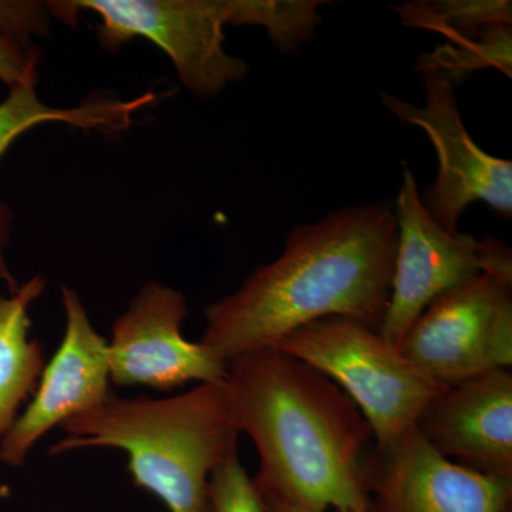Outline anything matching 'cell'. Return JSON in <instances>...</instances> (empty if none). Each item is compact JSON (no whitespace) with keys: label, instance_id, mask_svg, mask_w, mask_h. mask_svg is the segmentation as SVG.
<instances>
[{"label":"cell","instance_id":"1","mask_svg":"<svg viewBox=\"0 0 512 512\" xmlns=\"http://www.w3.org/2000/svg\"><path fill=\"white\" fill-rule=\"evenodd\" d=\"M397 249L393 208L360 205L289 232L284 252L205 311L200 342L227 362L275 348L293 330L343 316L380 330Z\"/></svg>","mask_w":512,"mask_h":512},{"label":"cell","instance_id":"2","mask_svg":"<svg viewBox=\"0 0 512 512\" xmlns=\"http://www.w3.org/2000/svg\"><path fill=\"white\" fill-rule=\"evenodd\" d=\"M227 389L239 433L255 444L261 497L311 512H369L362 471L372 429L348 394L278 348L228 362Z\"/></svg>","mask_w":512,"mask_h":512},{"label":"cell","instance_id":"3","mask_svg":"<svg viewBox=\"0 0 512 512\" xmlns=\"http://www.w3.org/2000/svg\"><path fill=\"white\" fill-rule=\"evenodd\" d=\"M62 427L67 436L50 453L119 448L136 487L170 512H211L212 473L237 448L239 434L224 382L164 399L111 396Z\"/></svg>","mask_w":512,"mask_h":512},{"label":"cell","instance_id":"4","mask_svg":"<svg viewBox=\"0 0 512 512\" xmlns=\"http://www.w3.org/2000/svg\"><path fill=\"white\" fill-rule=\"evenodd\" d=\"M275 348L338 384L359 407L376 447L416 427L427 404L447 387L424 375L379 330L343 316L293 330Z\"/></svg>","mask_w":512,"mask_h":512},{"label":"cell","instance_id":"5","mask_svg":"<svg viewBox=\"0 0 512 512\" xmlns=\"http://www.w3.org/2000/svg\"><path fill=\"white\" fill-rule=\"evenodd\" d=\"M46 6L69 23L80 12L99 16L97 39L109 52L136 39L154 43L200 99L214 97L248 74L245 60L228 55L224 46L225 26H238L239 0H77Z\"/></svg>","mask_w":512,"mask_h":512},{"label":"cell","instance_id":"6","mask_svg":"<svg viewBox=\"0 0 512 512\" xmlns=\"http://www.w3.org/2000/svg\"><path fill=\"white\" fill-rule=\"evenodd\" d=\"M397 249L389 306L380 335L399 348L410 326L434 299L483 274L512 279L511 249L497 238L450 234L431 218L419 184L404 168L397 195Z\"/></svg>","mask_w":512,"mask_h":512},{"label":"cell","instance_id":"7","mask_svg":"<svg viewBox=\"0 0 512 512\" xmlns=\"http://www.w3.org/2000/svg\"><path fill=\"white\" fill-rule=\"evenodd\" d=\"M417 369L453 386L512 365V279L483 274L424 309L400 343Z\"/></svg>","mask_w":512,"mask_h":512},{"label":"cell","instance_id":"8","mask_svg":"<svg viewBox=\"0 0 512 512\" xmlns=\"http://www.w3.org/2000/svg\"><path fill=\"white\" fill-rule=\"evenodd\" d=\"M423 84V106L389 93L380 94V100L402 123L421 128L436 148L439 173L420 194L424 208L450 234H457L461 214L471 202L483 201L511 220V161L477 146L461 119L453 84L436 73L424 74Z\"/></svg>","mask_w":512,"mask_h":512},{"label":"cell","instance_id":"9","mask_svg":"<svg viewBox=\"0 0 512 512\" xmlns=\"http://www.w3.org/2000/svg\"><path fill=\"white\" fill-rule=\"evenodd\" d=\"M187 316L183 292L148 281L107 340L111 383L171 392L190 382H224L227 360L210 346L184 338L181 325Z\"/></svg>","mask_w":512,"mask_h":512},{"label":"cell","instance_id":"10","mask_svg":"<svg viewBox=\"0 0 512 512\" xmlns=\"http://www.w3.org/2000/svg\"><path fill=\"white\" fill-rule=\"evenodd\" d=\"M362 481L369 512H512V481L440 456L417 427L373 446Z\"/></svg>","mask_w":512,"mask_h":512},{"label":"cell","instance_id":"11","mask_svg":"<svg viewBox=\"0 0 512 512\" xmlns=\"http://www.w3.org/2000/svg\"><path fill=\"white\" fill-rule=\"evenodd\" d=\"M66 330L62 343L43 367L32 400L0 440V461L25 464L30 450L49 431L92 412L110 399L109 342L94 329L73 289L63 286Z\"/></svg>","mask_w":512,"mask_h":512},{"label":"cell","instance_id":"12","mask_svg":"<svg viewBox=\"0 0 512 512\" xmlns=\"http://www.w3.org/2000/svg\"><path fill=\"white\" fill-rule=\"evenodd\" d=\"M440 456L512 481V373L497 369L447 386L416 424Z\"/></svg>","mask_w":512,"mask_h":512},{"label":"cell","instance_id":"13","mask_svg":"<svg viewBox=\"0 0 512 512\" xmlns=\"http://www.w3.org/2000/svg\"><path fill=\"white\" fill-rule=\"evenodd\" d=\"M156 94H146L130 101L96 97L73 109L46 106L36 93V86H18L10 89L9 96L0 103V157L10 144L23 133L43 123H64L83 130L117 133L126 130L134 114L156 100ZM10 235V214L0 202V293L3 286L9 292L18 288L5 251Z\"/></svg>","mask_w":512,"mask_h":512},{"label":"cell","instance_id":"14","mask_svg":"<svg viewBox=\"0 0 512 512\" xmlns=\"http://www.w3.org/2000/svg\"><path fill=\"white\" fill-rule=\"evenodd\" d=\"M42 276H33L8 295L0 293V439L18 419L45 367L39 340L30 338L29 309L45 291Z\"/></svg>","mask_w":512,"mask_h":512},{"label":"cell","instance_id":"15","mask_svg":"<svg viewBox=\"0 0 512 512\" xmlns=\"http://www.w3.org/2000/svg\"><path fill=\"white\" fill-rule=\"evenodd\" d=\"M409 28L441 33L448 43L468 39L493 25H511L510 0H440L396 8Z\"/></svg>","mask_w":512,"mask_h":512},{"label":"cell","instance_id":"16","mask_svg":"<svg viewBox=\"0 0 512 512\" xmlns=\"http://www.w3.org/2000/svg\"><path fill=\"white\" fill-rule=\"evenodd\" d=\"M487 67L511 77V25H493L476 36L447 43L421 56L417 64L419 72L440 74L453 86Z\"/></svg>","mask_w":512,"mask_h":512},{"label":"cell","instance_id":"17","mask_svg":"<svg viewBox=\"0 0 512 512\" xmlns=\"http://www.w3.org/2000/svg\"><path fill=\"white\" fill-rule=\"evenodd\" d=\"M211 512H265L237 448L218 464L210 480Z\"/></svg>","mask_w":512,"mask_h":512},{"label":"cell","instance_id":"18","mask_svg":"<svg viewBox=\"0 0 512 512\" xmlns=\"http://www.w3.org/2000/svg\"><path fill=\"white\" fill-rule=\"evenodd\" d=\"M49 32V9L46 3L0 0V33L28 47L33 36Z\"/></svg>","mask_w":512,"mask_h":512},{"label":"cell","instance_id":"19","mask_svg":"<svg viewBox=\"0 0 512 512\" xmlns=\"http://www.w3.org/2000/svg\"><path fill=\"white\" fill-rule=\"evenodd\" d=\"M37 64L36 50L23 47L0 33V80L8 84L9 89L36 86Z\"/></svg>","mask_w":512,"mask_h":512},{"label":"cell","instance_id":"20","mask_svg":"<svg viewBox=\"0 0 512 512\" xmlns=\"http://www.w3.org/2000/svg\"><path fill=\"white\" fill-rule=\"evenodd\" d=\"M261 497V495H259ZM262 505H264L265 512H311L305 508L298 507L286 501L278 500L274 497H261ZM339 512V511H336Z\"/></svg>","mask_w":512,"mask_h":512}]
</instances>
